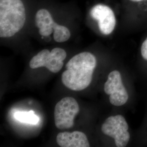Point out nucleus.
Returning <instances> with one entry per match:
<instances>
[{"instance_id": "1", "label": "nucleus", "mask_w": 147, "mask_h": 147, "mask_svg": "<svg viewBox=\"0 0 147 147\" xmlns=\"http://www.w3.org/2000/svg\"><path fill=\"white\" fill-rule=\"evenodd\" d=\"M96 65L94 56L88 52H83L74 56L67 63L62 75L63 84L69 89L81 91L90 84Z\"/></svg>"}, {"instance_id": "5", "label": "nucleus", "mask_w": 147, "mask_h": 147, "mask_svg": "<svg viewBox=\"0 0 147 147\" xmlns=\"http://www.w3.org/2000/svg\"><path fill=\"white\" fill-rule=\"evenodd\" d=\"M80 111L79 105L72 97H65L56 104L54 111L56 126L60 130L73 127L75 117Z\"/></svg>"}, {"instance_id": "4", "label": "nucleus", "mask_w": 147, "mask_h": 147, "mask_svg": "<svg viewBox=\"0 0 147 147\" xmlns=\"http://www.w3.org/2000/svg\"><path fill=\"white\" fill-rule=\"evenodd\" d=\"M66 57L67 53L62 48L56 47L51 51L44 49L32 57L30 67L32 69L45 67L53 73H57L62 68Z\"/></svg>"}, {"instance_id": "6", "label": "nucleus", "mask_w": 147, "mask_h": 147, "mask_svg": "<svg viewBox=\"0 0 147 147\" xmlns=\"http://www.w3.org/2000/svg\"><path fill=\"white\" fill-rule=\"evenodd\" d=\"M129 126L124 117L121 115L111 116L106 119L101 127V131L115 139L116 146L124 147L130 140Z\"/></svg>"}, {"instance_id": "7", "label": "nucleus", "mask_w": 147, "mask_h": 147, "mask_svg": "<svg viewBox=\"0 0 147 147\" xmlns=\"http://www.w3.org/2000/svg\"><path fill=\"white\" fill-rule=\"evenodd\" d=\"M104 91L110 95L111 104L119 106L124 105L128 100L129 95L123 84L121 75L117 70L111 72L104 85Z\"/></svg>"}, {"instance_id": "9", "label": "nucleus", "mask_w": 147, "mask_h": 147, "mask_svg": "<svg viewBox=\"0 0 147 147\" xmlns=\"http://www.w3.org/2000/svg\"><path fill=\"white\" fill-rule=\"evenodd\" d=\"M56 140L61 147H89V143L86 135L82 132H60L57 135Z\"/></svg>"}, {"instance_id": "3", "label": "nucleus", "mask_w": 147, "mask_h": 147, "mask_svg": "<svg viewBox=\"0 0 147 147\" xmlns=\"http://www.w3.org/2000/svg\"><path fill=\"white\" fill-rule=\"evenodd\" d=\"M35 22L42 36L48 37L53 33V39L58 42H65L70 38L71 33L68 28L56 23L47 9H40L37 11Z\"/></svg>"}, {"instance_id": "10", "label": "nucleus", "mask_w": 147, "mask_h": 147, "mask_svg": "<svg viewBox=\"0 0 147 147\" xmlns=\"http://www.w3.org/2000/svg\"><path fill=\"white\" fill-rule=\"evenodd\" d=\"M14 117L16 120L22 123L36 125L39 121V118L32 111L28 112L18 111L14 113Z\"/></svg>"}, {"instance_id": "2", "label": "nucleus", "mask_w": 147, "mask_h": 147, "mask_svg": "<svg viewBox=\"0 0 147 147\" xmlns=\"http://www.w3.org/2000/svg\"><path fill=\"white\" fill-rule=\"evenodd\" d=\"M26 13L22 0H0V37L16 35L24 26Z\"/></svg>"}, {"instance_id": "11", "label": "nucleus", "mask_w": 147, "mask_h": 147, "mask_svg": "<svg viewBox=\"0 0 147 147\" xmlns=\"http://www.w3.org/2000/svg\"><path fill=\"white\" fill-rule=\"evenodd\" d=\"M141 55L143 58L147 60V38L142 44L141 47Z\"/></svg>"}, {"instance_id": "12", "label": "nucleus", "mask_w": 147, "mask_h": 147, "mask_svg": "<svg viewBox=\"0 0 147 147\" xmlns=\"http://www.w3.org/2000/svg\"><path fill=\"white\" fill-rule=\"evenodd\" d=\"M131 1H134V2H140V1H142L143 0H130Z\"/></svg>"}, {"instance_id": "8", "label": "nucleus", "mask_w": 147, "mask_h": 147, "mask_svg": "<svg viewBox=\"0 0 147 147\" xmlns=\"http://www.w3.org/2000/svg\"><path fill=\"white\" fill-rule=\"evenodd\" d=\"M90 14L98 21L100 32L104 35H109L113 31L116 25V16L112 9L107 5L99 4L94 5Z\"/></svg>"}]
</instances>
